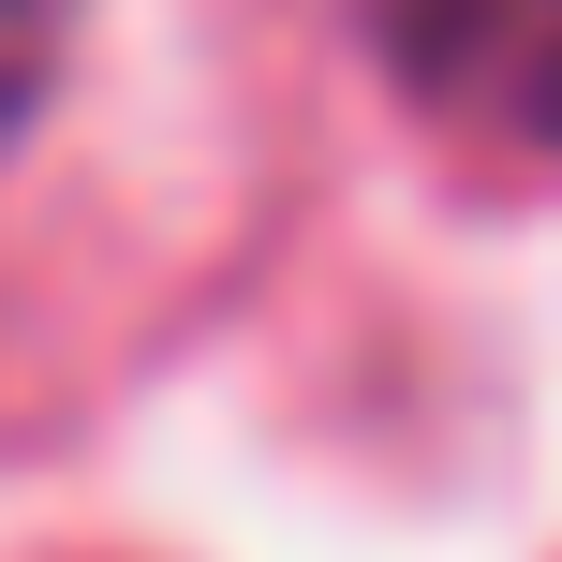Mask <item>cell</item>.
I'll return each mask as SVG.
<instances>
[{
  "label": "cell",
  "mask_w": 562,
  "mask_h": 562,
  "mask_svg": "<svg viewBox=\"0 0 562 562\" xmlns=\"http://www.w3.org/2000/svg\"><path fill=\"white\" fill-rule=\"evenodd\" d=\"M370 45L445 134L562 164V0H370Z\"/></svg>",
  "instance_id": "1"
},
{
  "label": "cell",
  "mask_w": 562,
  "mask_h": 562,
  "mask_svg": "<svg viewBox=\"0 0 562 562\" xmlns=\"http://www.w3.org/2000/svg\"><path fill=\"white\" fill-rule=\"evenodd\" d=\"M59 59H75V0H0V164H15V134L45 119Z\"/></svg>",
  "instance_id": "2"
}]
</instances>
